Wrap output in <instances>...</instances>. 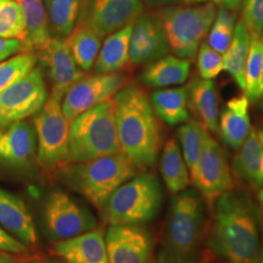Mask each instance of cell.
Segmentation results:
<instances>
[{
  "label": "cell",
  "mask_w": 263,
  "mask_h": 263,
  "mask_svg": "<svg viewBox=\"0 0 263 263\" xmlns=\"http://www.w3.org/2000/svg\"><path fill=\"white\" fill-rule=\"evenodd\" d=\"M208 231V246L227 263H256L260 254L258 210L246 193L229 191L218 198Z\"/></svg>",
  "instance_id": "obj_1"
},
{
  "label": "cell",
  "mask_w": 263,
  "mask_h": 263,
  "mask_svg": "<svg viewBox=\"0 0 263 263\" xmlns=\"http://www.w3.org/2000/svg\"><path fill=\"white\" fill-rule=\"evenodd\" d=\"M118 140L123 153L139 170L152 167L162 147V129L151 99L137 85L114 96Z\"/></svg>",
  "instance_id": "obj_2"
},
{
  "label": "cell",
  "mask_w": 263,
  "mask_h": 263,
  "mask_svg": "<svg viewBox=\"0 0 263 263\" xmlns=\"http://www.w3.org/2000/svg\"><path fill=\"white\" fill-rule=\"evenodd\" d=\"M206 232V203L201 194L185 189L170 205L162 249L179 263H198L199 248Z\"/></svg>",
  "instance_id": "obj_3"
},
{
  "label": "cell",
  "mask_w": 263,
  "mask_h": 263,
  "mask_svg": "<svg viewBox=\"0 0 263 263\" xmlns=\"http://www.w3.org/2000/svg\"><path fill=\"white\" fill-rule=\"evenodd\" d=\"M138 168L122 151L100 158L73 163L63 168L66 185L103 211L113 192L138 174Z\"/></svg>",
  "instance_id": "obj_4"
},
{
  "label": "cell",
  "mask_w": 263,
  "mask_h": 263,
  "mask_svg": "<svg viewBox=\"0 0 263 263\" xmlns=\"http://www.w3.org/2000/svg\"><path fill=\"white\" fill-rule=\"evenodd\" d=\"M118 152L121 148L112 99L88 109L70 122V162H86Z\"/></svg>",
  "instance_id": "obj_5"
},
{
  "label": "cell",
  "mask_w": 263,
  "mask_h": 263,
  "mask_svg": "<svg viewBox=\"0 0 263 263\" xmlns=\"http://www.w3.org/2000/svg\"><path fill=\"white\" fill-rule=\"evenodd\" d=\"M163 191L157 177L148 172L137 174L117 188L103 209L108 226L143 224L159 213Z\"/></svg>",
  "instance_id": "obj_6"
},
{
  "label": "cell",
  "mask_w": 263,
  "mask_h": 263,
  "mask_svg": "<svg viewBox=\"0 0 263 263\" xmlns=\"http://www.w3.org/2000/svg\"><path fill=\"white\" fill-rule=\"evenodd\" d=\"M215 3L195 7H170L158 16L169 49L179 58L191 60L206 37L215 20Z\"/></svg>",
  "instance_id": "obj_7"
},
{
  "label": "cell",
  "mask_w": 263,
  "mask_h": 263,
  "mask_svg": "<svg viewBox=\"0 0 263 263\" xmlns=\"http://www.w3.org/2000/svg\"><path fill=\"white\" fill-rule=\"evenodd\" d=\"M62 102V99L50 94L33 118L37 138L36 162L49 171L64 168L70 162V122L63 112Z\"/></svg>",
  "instance_id": "obj_8"
},
{
  "label": "cell",
  "mask_w": 263,
  "mask_h": 263,
  "mask_svg": "<svg viewBox=\"0 0 263 263\" xmlns=\"http://www.w3.org/2000/svg\"><path fill=\"white\" fill-rule=\"evenodd\" d=\"M43 226L50 241H63L98 227L96 216L66 192L49 194L43 207Z\"/></svg>",
  "instance_id": "obj_9"
},
{
  "label": "cell",
  "mask_w": 263,
  "mask_h": 263,
  "mask_svg": "<svg viewBox=\"0 0 263 263\" xmlns=\"http://www.w3.org/2000/svg\"><path fill=\"white\" fill-rule=\"evenodd\" d=\"M190 179L210 210H213L218 198L233 188L232 174L226 153L209 135V132Z\"/></svg>",
  "instance_id": "obj_10"
},
{
  "label": "cell",
  "mask_w": 263,
  "mask_h": 263,
  "mask_svg": "<svg viewBox=\"0 0 263 263\" xmlns=\"http://www.w3.org/2000/svg\"><path fill=\"white\" fill-rule=\"evenodd\" d=\"M42 71L33 67L0 93V128L34 116L47 100Z\"/></svg>",
  "instance_id": "obj_11"
},
{
  "label": "cell",
  "mask_w": 263,
  "mask_h": 263,
  "mask_svg": "<svg viewBox=\"0 0 263 263\" xmlns=\"http://www.w3.org/2000/svg\"><path fill=\"white\" fill-rule=\"evenodd\" d=\"M124 84L125 76L118 72L84 76L65 95L62 102L63 112L72 122L80 114L111 99Z\"/></svg>",
  "instance_id": "obj_12"
},
{
  "label": "cell",
  "mask_w": 263,
  "mask_h": 263,
  "mask_svg": "<svg viewBox=\"0 0 263 263\" xmlns=\"http://www.w3.org/2000/svg\"><path fill=\"white\" fill-rule=\"evenodd\" d=\"M105 244L109 263H151L153 239L141 224L109 226Z\"/></svg>",
  "instance_id": "obj_13"
},
{
  "label": "cell",
  "mask_w": 263,
  "mask_h": 263,
  "mask_svg": "<svg viewBox=\"0 0 263 263\" xmlns=\"http://www.w3.org/2000/svg\"><path fill=\"white\" fill-rule=\"evenodd\" d=\"M141 13V0H92L81 24L103 37L135 24Z\"/></svg>",
  "instance_id": "obj_14"
},
{
  "label": "cell",
  "mask_w": 263,
  "mask_h": 263,
  "mask_svg": "<svg viewBox=\"0 0 263 263\" xmlns=\"http://www.w3.org/2000/svg\"><path fill=\"white\" fill-rule=\"evenodd\" d=\"M40 53L52 83L51 94L63 100L67 91L84 77V71L77 66L65 38H51Z\"/></svg>",
  "instance_id": "obj_15"
},
{
  "label": "cell",
  "mask_w": 263,
  "mask_h": 263,
  "mask_svg": "<svg viewBox=\"0 0 263 263\" xmlns=\"http://www.w3.org/2000/svg\"><path fill=\"white\" fill-rule=\"evenodd\" d=\"M37 138L33 123L23 120L0 128V162L26 168L36 160Z\"/></svg>",
  "instance_id": "obj_16"
},
{
  "label": "cell",
  "mask_w": 263,
  "mask_h": 263,
  "mask_svg": "<svg viewBox=\"0 0 263 263\" xmlns=\"http://www.w3.org/2000/svg\"><path fill=\"white\" fill-rule=\"evenodd\" d=\"M169 45L158 19L141 15L133 26L130 44V63L135 66L148 65L167 56Z\"/></svg>",
  "instance_id": "obj_17"
},
{
  "label": "cell",
  "mask_w": 263,
  "mask_h": 263,
  "mask_svg": "<svg viewBox=\"0 0 263 263\" xmlns=\"http://www.w3.org/2000/svg\"><path fill=\"white\" fill-rule=\"evenodd\" d=\"M52 251L66 263H109L103 228L55 242Z\"/></svg>",
  "instance_id": "obj_18"
},
{
  "label": "cell",
  "mask_w": 263,
  "mask_h": 263,
  "mask_svg": "<svg viewBox=\"0 0 263 263\" xmlns=\"http://www.w3.org/2000/svg\"><path fill=\"white\" fill-rule=\"evenodd\" d=\"M0 226L28 249L38 244L37 232L28 207L21 198L1 187Z\"/></svg>",
  "instance_id": "obj_19"
},
{
  "label": "cell",
  "mask_w": 263,
  "mask_h": 263,
  "mask_svg": "<svg viewBox=\"0 0 263 263\" xmlns=\"http://www.w3.org/2000/svg\"><path fill=\"white\" fill-rule=\"evenodd\" d=\"M249 100L246 95L232 98L226 103L218 118L220 141L234 151H238L251 131Z\"/></svg>",
  "instance_id": "obj_20"
},
{
  "label": "cell",
  "mask_w": 263,
  "mask_h": 263,
  "mask_svg": "<svg viewBox=\"0 0 263 263\" xmlns=\"http://www.w3.org/2000/svg\"><path fill=\"white\" fill-rule=\"evenodd\" d=\"M188 107L208 132L217 133L218 98L213 80L193 78L187 86Z\"/></svg>",
  "instance_id": "obj_21"
},
{
  "label": "cell",
  "mask_w": 263,
  "mask_h": 263,
  "mask_svg": "<svg viewBox=\"0 0 263 263\" xmlns=\"http://www.w3.org/2000/svg\"><path fill=\"white\" fill-rule=\"evenodd\" d=\"M236 176L253 189L263 187V148L257 130L252 128L232 160Z\"/></svg>",
  "instance_id": "obj_22"
},
{
  "label": "cell",
  "mask_w": 263,
  "mask_h": 263,
  "mask_svg": "<svg viewBox=\"0 0 263 263\" xmlns=\"http://www.w3.org/2000/svg\"><path fill=\"white\" fill-rule=\"evenodd\" d=\"M133 26L131 24L105 38L95 63L96 74L118 72L130 62Z\"/></svg>",
  "instance_id": "obj_23"
},
{
  "label": "cell",
  "mask_w": 263,
  "mask_h": 263,
  "mask_svg": "<svg viewBox=\"0 0 263 263\" xmlns=\"http://www.w3.org/2000/svg\"><path fill=\"white\" fill-rule=\"evenodd\" d=\"M190 73V61L177 56H165L148 64L141 72V82L152 88L183 84Z\"/></svg>",
  "instance_id": "obj_24"
},
{
  "label": "cell",
  "mask_w": 263,
  "mask_h": 263,
  "mask_svg": "<svg viewBox=\"0 0 263 263\" xmlns=\"http://www.w3.org/2000/svg\"><path fill=\"white\" fill-rule=\"evenodd\" d=\"M149 99L154 112L162 122L176 126L189 120L187 86L156 90Z\"/></svg>",
  "instance_id": "obj_25"
},
{
  "label": "cell",
  "mask_w": 263,
  "mask_h": 263,
  "mask_svg": "<svg viewBox=\"0 0 263 263\" xmlns=\"http://www.w3.org/2000/svg\"><path fill=\"white\" fill-rule=\"evenodd\" d=\"M22 7L25 20L27 36L26 51L41 52L51 40L47 12L42 0H16Z\"/></svg>",
  "instance_id": "obj_26"
},
{
  "label": "cell",
  "mask_w": 263,
  "mask_h": 263,
  "mask_svg": "<svg viewBox=\"0 0 263 263\" xmlns=\"http://www.w3.org/2000/svg\"><path fill=\"white\" fill-rule=\"evenodd\" d=\"M162 179L174 195L185 190L190 183V173L176 139L166 141L160 161Z\"/></svg>",
  "instance_id": "obj_27"
},
{
  "label": "cell",
  "mask_w": 263,
  "mask_h": 263,
  "mask_svg": "<svg viewBox=\"0 0 263 263\" xmlns=\"http://www.w3.org/2000/svg\"><path fill=\"white\" fill-rule=\"evenodd\" d=\"M252 37L240 20L236 23L232 41L223 54V70L231 76L241 90H245V72Z\"/></svg>",
  "instance_id": "obj_28"
},
{
  "label": "cell",
  "mask_w": 263,
  "mask_h": 263,
  "mask_svg": "<svg viewBox=\"0 0 263 263\" xmlns=\"http://www.w3.org/2000/svg\"><path fill=\"white\" fill-rule=\"evenodd\" d=\"M101 38L94 30L81 23L65 38L71 56L83 71L94 67L102 46Z\"/></svg>",
  "instance_id": "obj_29"
},
{
  "label": "cell",
  "mask_w": 263,
  "mask_h": 263,
  "mask_svg": "<svg viewBox=\"0 0 263 263\" xmlns=\"http://www.w3.org/2000/svg\"><path fill=\"white\" fill-rule=\"evenodd\" d=\"M82 0H45L48 21L55 37L66 38L76 27Z\"/></svg>",
  "instance_id": "obj_30"
},
{
  "label": "cell",
  "mask_w": 263,
  "mask_h": 263,
  "mask_svg": "<svg viewBox=\"0 0 263 263\" xmlns=\"http://www.w3.org/2000/svg\"><path fill=\"white\" fill-rule=\"evenodd\" d=\"M208 131L198 120H188L178 130L180 151L190 175L196 167Z\"/></svg>",
  "instance_id": "obj_31"
},
{
  "label": "cell",
  "mask_w": 263,
  "mask_h": 263,
  "mask_svg": "<svg viewBox=\"0 0 263 263\" xmlns=\"http://www.w3.org/2000/svg\"><path fill=\"white\" fill-rule=\"evenodd\" d=\"M235 26V12L220 6L209 31V46L223 55L232 41Z\"/></svg>",
  "instance_id": "obj_32"
},
{
  "label": "cell",
  "mask_w": 263,
  "mask_h": 263,
  "mask_svg": "<svg viewBox=\"0 0 263 263\" xmlns=\"http://www.w3.org/2000/svg\"><path fill=\"white\" fill-rule=\"evenodd\" d=\"M26 20L16 0H0V37L18 39L25 45Z\"/></svg>",
  "instance_id": "obj_33"
},
{
  "label": "cell",
  "mask_w": 263,
  "mask_h": 263,
  "mask_svg": "<svg viewBox=\"0 0 263 263\" xmlns=\"http://www.w3.org/2000/svg\"><path fill=\"white\" fill-rule=\"evenodd\" d=\"M263 74V42L261 38H252L245 72V95L249 101H255V93Z\"/></svg>",
  "instance_id": "obj_34"
},
{
  "label": "cell",
  "mask_w": 263,
  "mask_h": 263,
  "mask_svg": "<svg viewBox=\"0 0 263 263\" xmlns=\"http://www.w3.org/2000/svg\"><path fill=\"white\" fill-rule=\"evenodd\" d=\"M35 64L36 57L30 51H25L11 59L0 62V93L26 76L34 67Z\"/></svg>",
  "instance_id": "obj_35"
},
{
  "label": "cell",
  "mask_w": 263,
  "mask_h": 263,
  "mask_svg": "<svg viewBox=\"0 0 263 263\" xmlns=\"http://www.w3.org/2000/svg\"><path fill=\"white\" fill-rule=\"evenodd\" d=\"M197 68L201 78L212 80L223 70V58L203 42L198 50Z\"/></svg>",
  "instance_id": "obj_36"
},
{
  "label": "cell",
  "mask_w": 263,
  "mask_h": 263,
  "mask_svg": "<svg viewBox=\"0 0 263 263\" xmlns=\"http://www.w3.org/2000/svg\"><path fill=\"white\" fill-rule=\"evenodd\" d=\"M242 18L252 38H261L263 33V0H242Z\"/></svg>",
  "instance_id": "obj_37"
},
{
  "label": "cell",
  "mask_w": 263,
  "mask_h": 263,
  "mask_svg": "<svg viewBox=\"0 0 263 263\" xmlns=\"http://www.w3.org/2000/svg\"><path fill=\"white\" fill-rule=\"evenodd\" d=\"M0 251L15 255H28V248L0 226Z\"/></svg>",
  "instance_id": "obj_38"
},
{
  "label": "cell",
  "mask_w": 263,
  "mask_h": 263,
  "mask_svg": "<svg viewBox=\"0 0 263 263\" xmlns=\"http://www.w3.org/2000/svg\"><path fill=\"white\" fill-rule=\"evenodd\" d=\"M26 51L25 45L18 39H7L0 37V62L7 60L10 57L21 51Z\"/></svg>",
  "instance_id": "obj_39"
},
{
  "label": "cell",
  "mask_w": 263,
  "mask_h": 263,
  "mask_svg": "<svg viewBox=\"0 0 263 263\" xmlns=\"http://www.w3.org/2000/svg\"><path fill=\"white\" fill-rule=\"evenodd\" d=\"M216 256L210 249H206L200 254L198 263H216Z\"/></svg>",
  "instance_id": "obj_40"
},
{
  "label": "cell",
  "mask_w": 263,
  "mask_h": 263,
  "mask_svg": "<svg viewBox=\"0 0 263 263\" xmlns=\"http://www.w3.org/2000/svg\"><path fill=\"white\" fill-rule=\"evenodd\" d=\"M215 3L220 4L221 6L226 7L227 9L234 11L238 9L242 3V0H214Z\"/></svg>",
  "instance_id": "obj_41"
},
{
  "label": "cell",
  "mask_w": 263,
  "mask_h": 263,
  "mask_svg": "<svg viewBox=\"0 0 263 263\" xmlns=\"http://www.w3.org/2000/svg\"><path fill=\"white\" fill-rule=\"evenodd\" d=\"M155 263H179L175 261L173 258H171L168 254H166L163 250H161Z\"/></svg>",
  "instance_id": "obj_42"
},
{
  "label": "cell",
  "mask_w": 263,
  "mask_h": 263,
  "mask_svg": "<svg viewBox=\"0 0 263 263\" xmlns=\"http://www.w3.org/2000/svg\"><path fill=\"white\" fill-rule=\"evenodd\" d=\"M257 201H258V207H259L258 216H260L261 221H262L263 223V187L258 189V192H257Z\"/></svg>",
  "instance_id": "obj_43"
},
{
  "label": "cell",
  "mask_w": 263,
  "mask_h": 263,
  "mask_svg": "<svg viewBox=\"0 0 263 263\" xmlns=\"http://www.w3.org/2000/svg\"><path fill=\"white\" fill-rule=\"evenodd\" d=\"M15 262L11 254L5 253L3 251H0V263H12Z\"/></svg>",
  "instance_id": "obj_44"
},
{
  "label": "cell",
  "mask_w": 263,
  "mask_h": 263,
  "mask_svg": "<svg viewBox=\"0 0 263 263\" xmlns=\"http://www.w3.org/2000/svg\"><path fill=\"white\" fill-rule=\"evenodd\" d=\"M260 99H263V74L261 81H260V84L258 86V88H257V90H256V93H255V101L260 100ZM255 101H254V102H255Z\"/></svg>",
  "instance_id": "obj_45"
},
{
  "label": "cell",
  "mask_w": 263,
  "mask_h": 263,
  "mask_svg": "<svg viewBox=\"0 0 263 263\" xmlns=\"http://www.w3.org/2000/svg\"><path fill=\"white\" fill-rule=\"evenodd\" d=\"M257 135H258V139H259V141H260V143H261L263 148V128L257 130Z\"/></svg>",
  "instance_id": "obj_46"
},
{
  "label": "cell",
  "mask_w": 263,
  "mask_h": 263,
  "mask_svg": "<svg viewBox=\"0 0 263 263\" xmlns=\"http://www.w3.org/2000/svg\"><path fill=\"white\" fill-rule=\"evenodd\" d=\"M256 263H263V252L261 253V254H259V257H258Z\"/></svg>",
  "instance_id": "obj_47"
},
{
  "label": "cell",
  "mask_w": 263,
  "mask_h": 263,
  "mask_svg": "<svg viewBox=\"0 0 263 263\" xmlns=\"http://www.w3.org/2000/svg\"><path fill=\"white\" fill-rule=\"evenodd\" d=\"M187 1H196V2H203V1H208V0H187Z\"/></svg>",
  "instance_id": "obj_48"
},
{
  "label": "cell",
  "mask_w": 263,
  "mask_h": 263,
  "mask_svg": "<svg viewBox=\"0 0 263 263\" xmlns=\"http://www.w3.org/2000/svg\"><path fill=\"white\" fill-rule=\"evenodd\" d=\"M260 108H261V109H262V111H263V101H262V103H261V104H260Z\"/></svg>",
  "instance_id": "obj_49"
},
{
  "label": "cell",
  "mask_w": 263,
  "mask_h": 263,
  "mask_svg": "<svg viewBox=\"0 0 263 263\" xmlns=\"http://www.w3.org/2000/svg\"><path fill=\"white\" fill-rule=\"evenodd\" d=\"M261 40H262V42H263V33H262V35H261Z\"/></svg>",
  "instance_id": "obj_50"
},
{
  "label": "cell",
  "mask_w": 263,
  "mask_h": 263,
  "mask_svg": "<svg viewBox=\"0 0 263 263\" xmlns=\"http://www.w3.org/2000/svg\"><path fill=\"white\" fill-rule=\"evenodd\" d=\"M30 263H39V262H36V261H34V262H30Z\"/></svg>",
  "instance_id": "obj_51"
},
{
  "label": "cell",
  "mask_w": 263,
  "mask_h": 263,
  "mask_svg": "<svg viewBox=\"0 0 263 263\" xmlns=\"http://www.w3.org/2000/svg\"><path fill=\"white\" fill-rule=\"evenodd\" d=\"M185 1H187V0H185Z\"/></svg>",
  "instance_id": "obj_52"
},
{
  "label": "cell",
  "mask_w": 263,
  "mask_h": 263,
  "mask_svg": "<svg viewBox=\"0 0 263 263\" xmlns=\"http://www.w3.org/2000/svg\"><path fill=\"white\" fill-rule=\"evenodd\" d=\"M12 263H15V262H12Z\"/></svg>",
  "instance_id": "obj_53"
}]
</instances>
